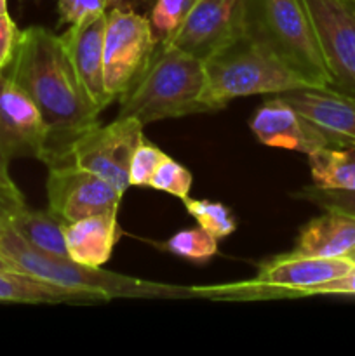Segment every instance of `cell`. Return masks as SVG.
Instances as JSON below:
<instances>
[{"label": "cell", "instance_id": "obj_25", "mask_svg": "<svg viewBox=\"0 0 355 356\" xmlns=\"http://www.w3.org/2000/svg\"><path fill=\"white\" fill-rule=\"evenodd\" d=\"M292 197L315 204L324 211H336L355 216V190H331V188H320L312 184V186H305L294 191Z\"/></svg>", "mask_w": 355, "mask_h": 356}, {"label": "cell", "instance_id": "obj_19", "mask_svg": "<svg viewBox=\"0 0 355 356\" xmlns=\"http://www.w3.org/2000/svg\"><path fill=\"white\" fill-rule=\"evenodd\" d=\"M9 226L37 250L56 257H68L65 242L66 222L47 211H31L24 207L13 216Z\"/></svg>", "mask_w": 355, "mask_h": 356}, {"label": "cell", "instance_id": "obj_32", "mask_svg": "<svg viewBox=\"0 0 355 356\" xmlns=\"http://www.w3.org/2000/svg\"><path fill=\"white\" fill-rule=\"evenodd\" d=\"M136 0H106V10L111 9H134Z\"/></svg>", "mask_w": 355, "mask_h": 356}, {"label": "cell", "instance_id": "obj_3", "mask_svg": "<svg viewBox=\"0 0 355 356\" xmlns=\"http://www.w3.org/2000/svg\"><path fill=\"white\" fill-rule=\"evenodd\" d=\"M0 256L6 257L14 271L51 282L72 291L93 292L111 299H198L194 287L148 282L86 266L70 257H56L37 250L24 242L9 225L0 226Z\"/></svg>", "mask_w": 355, "mask_h": 356}, {"label": "cell", "instance_id": "obj_36", "mask_svg": "<svg viewBox=\"0 0 355 356\" xmlns=\"http://www.w3.org/2000/svg\"><path fill=\"white\" fill-rule=\"evenodd\" d=\"M350 143H352V145H354V146H355V141H350Z\"/></svg>", "mask_w": 355, "mask_h": 356}, {"label": "cell", "instance_id": "obj_16", "mask_svg": "<svg viewBox=\"0 0 355 356\" xmlns=\"http://www.w3.org/2000/svg\"><path fill=\"white\" fill-rule=\"evenodd\" d=\"M122 229L117 212H101L68 222L65 228L66 252L72 261L86 266H103L111 257Z\"/></svg>", "mask_w": 355, "mask_h": 356}, {"label": "cell", "instance_id": "obj_15", "mask_svg": "<svg viewBox=\"0 0 355 356\" xmlns=\"http://www.w3.org/2000/svg\"><path fill=\"white\" fill-rule=\"evenodd\" d=\"M329 138L331 145L355 141V97L331 87H299L278 94Z\"/></svg>", "mask_w": 355, "mask_h": 356}, {"label": "cell", "instance_id": "obj_33", "mask_svg": "<svg viewBox=\"0 0 355 356\" xmlns=\"http://www.w3.org/2000/svg\"><path fill=\"white\" fill-rule=\"evenodd\" d=\"M0 270H2V271H14L13 266L9 264V261H7L3 256H0Z\"/></svg>", "mask_w": 355, "mask_h": 356}, {"label": "cell", "instance_id": "obj_24", "mask_svg": "<svg viewBox=\"0 0 355 356\" xmlns=\"http://www.w3.org/2000/svg\"><path fill=\"white\" fill-rule=\"evenodd\" d=\"M191 183H194V177H191L190 170L181 165V163H178L176 160L171 159V156H167L157 167L148 186L153 188V190L164 191V193H169L173 197L184 200L190 195Z\"/></svg>", "mask_w": 355, "mask_h": 356}, {"label": "cell", "instance_id": "obj_17", "mask_svg": "<svg viewBox=\"0 0 355 356\" xmlns=\"http://www.w3.org/2000/svg\"><path fill=\"white\" fill-rule=\"evenodd\" d=\"M355 250V216L326 211L306 222L292 252L317 257H345Z\"/></svg>", "mask_w": 355, "mask_h": 356}, {"label": "cell", "instance_id": "obj_23", "mask_svg": "<svg viewBox=\"0 0 355 356\" xmlns=\"http://www.w3.org/2000/svg\"><path fill=\"white\" fill-rule=\"evenodd\" d=\"M164 247L178 257L204 263L218 252V238L198 226V228H188L174 233L164 243Z\"/></svg>", "mask_w": 355, "mask_h": 356}, {"label": "cell", "instance_id": "obj_31", "mask_svg": "<svg viewBox=\"0 0 355 356\" xmlns=\"http://www.w3.org/2000/svg\"><path fill=\"white\" fill-rule=\"evenodd\" d=\"M10 156L7 155L6 148H3L2 141H0V183L2 184H16L10 177L9 172V165H10Z\"/></svg>", "mask_w": 355, "mask_h": 356}, {"label": "cell", "instance_id": "obj_14", "mask_svg": "<svg viewBox=\"0 0 355 356\" xmlns=\"http://www.w3.org/2000/svg\"><path fill=\"white\" fill-rule=\"evenodd\" d=\"M104 24H106V13L87 17L79 24H70L68 30L59 35L77 76L100 111L113 103L104 86Z\"/></svg>", "mask_w": 355, "mask_h": 356}, {"label": "cell", "instance_id": "obj_1", "mask_svg": "<svg viewBox=\"0 0 355 356\" xmlns=\"http://www.w3.org/2000/svg\"><path fill=\"white\" fill-rule=\"evenodd\" d=\"M3 73L33 99L40 111L47 129L40 162L47 169L70 165L73 143L100 124L101 111L77 76L61 37L44 26L21 31L16 54Z\"/></svg>", "mask_w": 355, "mask_h": 356}, {"label": "cell", "instance_id": "obj_26", "mask_svg": "<svg viewBox=\"0 0 355 356\" xmlns=\"http://www.w3.org/2000/svg\"><path fill=\"white\" fill-rule=\"evenodd\" d=\"M166 159L167 155L162 149L157 148L153 143L146 141L143 138V141L139 143L136 152L132 153L131 165H129V181H131V186H148L153 172H155L157 167Z\"/></svg>", "mask_w": 355, "mask_h": 356}, {"label": "cell", "instance_id": "obj_8", "mask_svg": "<svg viewBox=\"0 0 355 356\" xmlns=\"http://www.w3.org/2000/svg\"><path fill=\"white\" fill-rule=\"evenodd\" d=\"M331 75V89L355 97V0H303Z\"/></svg>", "mask_w": 355, "mask_h": 356}, {"label": "cell", "instance_id": "obj_11", "mask_svg": "<svg viewBox=\"0 0 355 356\" xmlns=\"http://www.w3.org/2000/svg\"><path fill=\"white\" fill-rule=\"evenodd\" d=\"M355 266L352 257H317L287 252L265 261L258 268L254 282L270 285L278 299L306 298L310 289L341 277Z\"/></svg>", "mask_w": 355, "mask_h": 356}, {"label": "cell", "instance_id": "obj_10", "mask_svg": "<svg viewBox=\"0 0 355 356\" xmlns=\"http://www.w3.org/2000/svg\"><path fill=\"white\" fill-rule=\"evenodd\" d=\"M244 7L246 0H198L166 44L204 61L242 35Z\"/></svg>", "mask_w": 355, "mask_h": 356}, {"label": "cell", "instance_id": "obj_35", "mask_svg": "<svg viewBox=\"0 0 355 356\" xmlns=\"http://www.w3.org/2000/svg\"><path fill=\"white\" fill-rule=\"evenodd\" d=\"M348 257H352V259H354V261H355V250H354V252H352V254H350V256H348Z\"/></svg>", "mask_w": 355, "mask_h": 356}, {"label": "cell", "instance_id": "obj_4", "mask_svg": "<svg viewBox=\"0 0 355 356\" xmlns=\"http://www.w3.org/2000/svg\"><path fill=\"white\" fill-rule=\"evenodd\" d=\"M242 33L305 83L331 87V75L303 0H246Z\"/></svg>", "mask_w": 355, "mask_h": 356}, {"label": "cell", "instance_id": "obj_7", "mask_svg": "<svg viewBox=\"0 0 355 356\" xmlns=\"http://www.w3.org/2000/svg\"><path fill=\"white\" fill-rule=\"evenodd\" d=\"M143 125L134 118H115L108 125H94L80 136L70 152V163L103 177L125 193L131 186L129 165L143 141Z\"/></svg>", "mask_w": 355, "mask_h": 356}, {"label": "cell", "instance_id": "obj_18", "mask_svg": "<svg viewBox=\"0 0 355 356\" xmlns=\"http://www.w3.org/2000/svg\"><path fill=\"white\" fill-rule=\"evenodd\" d=\"M0 302L23 305H96L106 302L100 294L61 287L17 271L0 270Z\"/></svg>", "mask_w": 355, "mask_h": 356}, {"label": "cell", "instance_id": "obj_34", "mask_svg": "<svg viewBox=\"0 0 355 356\" xmlns=\"http://www.w3.org/2000/svg\"><path fill=\"white\" fill-rule=\"evenodd\" d=\"M7 13V0H0V14Z\"/></svg>", "mask_w": 355, "mask_h": 356}, {"label": "cell", "instance_id": "obj_9", "mask_svg": "<svg viewBox=\"0 0 355 356\" xmlns=\"http://www.w3.org/2000/svg\"><path fill=\"white\" fill-rule=\"evenodd\" d=\"M49 211L68 222L101 212H118L124 193L96 174L77 165H58L47 176Z\"/></svg>", "mask_w": 355, "mask_h": 356}, {"label": "cell", "instance_id": "obj_5", "mask_svg": "<svg viewBox=\"0 0 355 356\" xmlns=\"http://www.w3.org/2000/svg\"><path fill=\"white\" fill-rule=\"evenodd\" d=\"M204 70L207 99L214 111L223 110L237 97L258 94L278 96L308 86L244 33L205 58Z\"/></svg>", "mask_w": 355, "mask_h": 356}, {"label": "cell", "instance_id": "obj_30", "mask_svg": "<svg viewBox=\"0 0 355 356\" xmlns=\"http://www.w3.org/2000/svg\"><path fill=\"white\" fill-rule=\"evenodd\" d=\"M327 294H338V296H355V266L350 271H347L341 277L334 278V280L326 282L322 285L310 289L306 292V298L310 296H327Z\"/></svg>", "mask_w": 355, "mask_h": 356}, {"label": "cell", "instance_id": "obj_28", "mask_svg": "<svg viewBox=\"0 0 355 356\" xmlns=\"http://www.w3.org/2000/svg\"><path fill=\"white\" fill-rule=\"evenodd\" d=\"M21 31L17 30L16 23L9 13L0 14V73L6 72L13 63L16 54L17 44H19Z\"/></svg>", "mask_w": 355, "mask_h": 356}, {"label": "cell", "instance_id": "obj_22", "mask_svg": "<svg viewBox=\"0 0 355 356\" xmlns=\"http://www.w3.org/2000/svg\"><path fill=\"white\" fill-rule=\"evenodd\" d=\"M197 2L198 0H152L146 17L157 42L169 40Z\"/></svg>", "mask_w": 355, "mask_h": 356}, {"label": "cell", "instance_id": "obj_27", "mask_svg": "<svg viewBox=\"0 0 355 356\" xmlns=\"http://www.w3.org/2000/svg\"><path fill=\"white\" fill-rule=\"evenodd\" d=\"M59 21L79 24L84 19L106 13V0H58Z\"/></svg>", "mask_w": 355, "mask_h": 356}, {"label": "cell", "instance_id": "obj_21", "mask_svg": "<svg viewBox=\"0 0 355 356\" xmlns=\"http://www.w3.org/2000/svg\"><path fill=\"white\" fill-rule=\"evenodd\" d=\"M183 204L188 214L197 221V225L218 240L226 238L235 232V218L226 205L219 204V202L198 200V198L190 197L184 198Z\"/></svg>", "mask_w": 355, "mask_h": 356}, {"label": "cell", "instance_id": "obj_2", "mask_svg": "<svg viewBox=\"0 0 355 356\" xmlns=\"http://www.w3.org/2000/svg\"><path fill=\"white\" fill-rule=\"evenodd\" d=\"M118 103L117 118H134L143 127L166 118L214 111L207 99L204 61L166 42H159Z\"/></svg>", "mask_w": 355, "mask_h": 356}, {"label": "cell", "instance_id": "obj_6", "mask_svg": "<svg viewBox=\"0 0 355 356\" xmlns=\"http://www.w3.org/2000/svg\"><path fill=\"white\" fill-rule=\"evenodd\" d=\"M159 45L148 17L136 9L106 10L103 40L104 86L117 101L152 58Z\"/></svg>", "mask_w": 355, "mask_h": 356}, {"label": "cell", "instance_id": "obj_29", "mask_svg": "<svg viewBox=\"0 0 355 356\" xmlns=\"http://www.w3.org/2000/svg\"><path fill=\"white\" fill-rule=\"evenodd\" d=\"M26 207L23 193L16 184H2L0 183V226L9 225L14 214Z\"/></svg>", "mask_w": 355, "mask_h": 356}, {"label": "cell", "instance_id": "obj_12", "mask_svg": "<svg viewBox=\"0 0 355 356\" xmlns=\"http://www.w3.org/2000/svg\"><path fill=\"white\" fill-rule=\"evenodd\" d=\"M45 139L47 129L37 104L7 73H0V141L7 155L40 160Z\"/></svg>", "mask_w": 355, "mask_h": 356}, {"label": "cell", "instance_id": "obj_20", "mask_svg": "<svg viewBox=\"0 0 355 356\" xmlns=\"http://www.w3.org/2000/svg\"><path fill=\"white\" fill-rule=\"evenodd\" d=\"M308 165L315 186L355 190V146L327 145L308 153Z\"/></svg>", "mask_w": 355, "mask_h": 356}, {"label": "cell", "instance_id": "obj_13", "mask_svg": "<svg viewBox=\"0 0 355 356\" xmlns=\"http://www.w3.org/2000/svg\"><path fill=\"white\" fill-rule=\"evenodd\" d=\"M249 127L258 141L271 148L312 153L313 149L331 145L329 138L308 118L285 103L281 96L265 101L249 120Z\"/></svg>", "mask_w": 355, "mask_h": 356}]
</instances>
